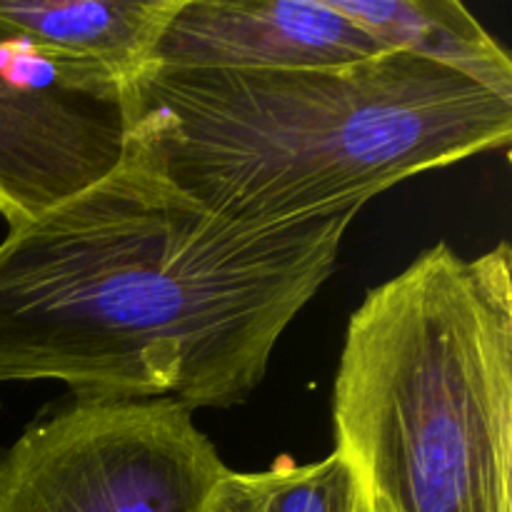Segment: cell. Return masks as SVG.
I'll return each instance as SVG.
<instances>
[{
	"mask_svg": "<svg viewBox=\"0 0 512 512\" xmlns=\"http://www.w3.org/2000/svg\"><path fill=\"white\" fill-rule=\"evenodd\" d=\"M358 213L235 223L128 143L108 178L0 243V383L193 413L245 403Z\"/></svg>",
	"mask_w": 512,
	"mask_h": 512,
	"instance_id": "obj_1",
	"label": "cell"
},
{
	"mask_svg": "<svg viewBox=\"0 0 512 512\" xmlns=\"http://www.w3.org/2000/svg\"><path fill=\"white\" fill-rule=\"evenodd\" d=\"M130 143L235 223L360 210L512 140V103L410 53L293 70L160 68L130 83Z\"/></svg>",
	"mask_w": 512,
	"mask_h": 512,
	"instance_id": "obj_2",
	"label": "cell"
},
{
	"mask_svg": "<svg viewBox=\"0 0 512 512\" xmlns=\"http://www.w3.org/2000/svg\"><path fill=\"white\" fill-rule=\"evenodd\" d=\"M368 512H512V253L448 243L365 293L333 388Z\"/></svg>",
	"mask_w": 512,
	"mask_h": 512,
	"instance_id": "obj_3",
	"label": "cell"
},
{
	"mask_svg": "<svg viewBox=\"0 0 512 512\" xmlns=\"http://www.w3.org/2000/svg\"><path fill=\"white\" fill-rule=\"evenodd\" d=\"M225 470L175 400H73L0 450V512H205Z\"/></svg>",
	"mask_w": 512,
	"mask_h": 512,
	"instance_id": "obj_4",
	"label": "cell"
},
{
	"mask_svg": "<svg viewBox=\"0 0 512 512\" xmlns=\"http://www.w3.org/2000/svg\"><path fill=\"white\" fill-rule=\"evenodd\" d=\"M130 130V85L0 28V215L10 230L108 178Z\"/></svg>",
	"mask_w": 512,
	"mask_h": 512,
	"instance_id": "obj_5",
	"label": "cell"
},
{
	"mask_svg": "<svg viewBox=\"0 0 512 512\" xmlns=\"http://www.w3.org/2000/svg\"><path fill=\"white\" fill-rule=\"evenodd\" d=\"M388 50L328 0H183L160 68L293 70L358 63Z\"/></svg>",
	"mask_w": 512,
	"mask_h": 512,
	"instance_id": "obj_6",
	"label": "cell"
},
{
	"mask_svg": "<svg viewBox=\"0 0 512 512\" xmlns=\"http://www.w3.org/2000/svg\"><path fill=\"white\" fill-rule=\"evenodd\" d=\"M183 0H0V28L60 58L95 65L130 85Z\"/></svg>",
	"mask_w": 512,
	"mask_h": 512,
	"instance_id": "obj_7",
	"label": "cell"
},
{
	"mask_svg": "<svg viewBox=\"0 0 512 512\" xmlns=\"http://www.w3.org/2000/svg\"><path fill=\"white\" fill-rule=\"evenodd\" d=\"M388 53H410L512 103L508 50L458 0H328Z\"/></svg>",
	"mask_w": 512,
	"mask_h": 512,
	"instance_id": "obj_8",
	"label": "cell"
},
{
	"mask_svg": "<svg viewBox=\"0 0 512 512\" xmlns=\"http://www.w3.org/2000/svg\"><path fill=\"white\" fill-rule=\"evenodd\" d=\"M363 498L355 473L338 450L315 463L283 458L268 470H225L205 512H360Z\"/></svg>",
	"mask_w": 512,
	"mask_h": 512,
	"instance_id": "obj_9",
	"label": "cell"
},
{
	"mask_svg": "<svg viewBox=\"0 0 512 512\" xmlns=\"http://www.w3.org/2000/svg\"><path fill=\"white\" fill-rule=\"evenodd\" d=\"M360 512H368V510H365V505H363V510H360Z\"/></svg>",
	"mask_w": 512,
	"mask_h": 512,
	"instance_id": "obj_10",
	"label": "cell"
}]
</instances>
